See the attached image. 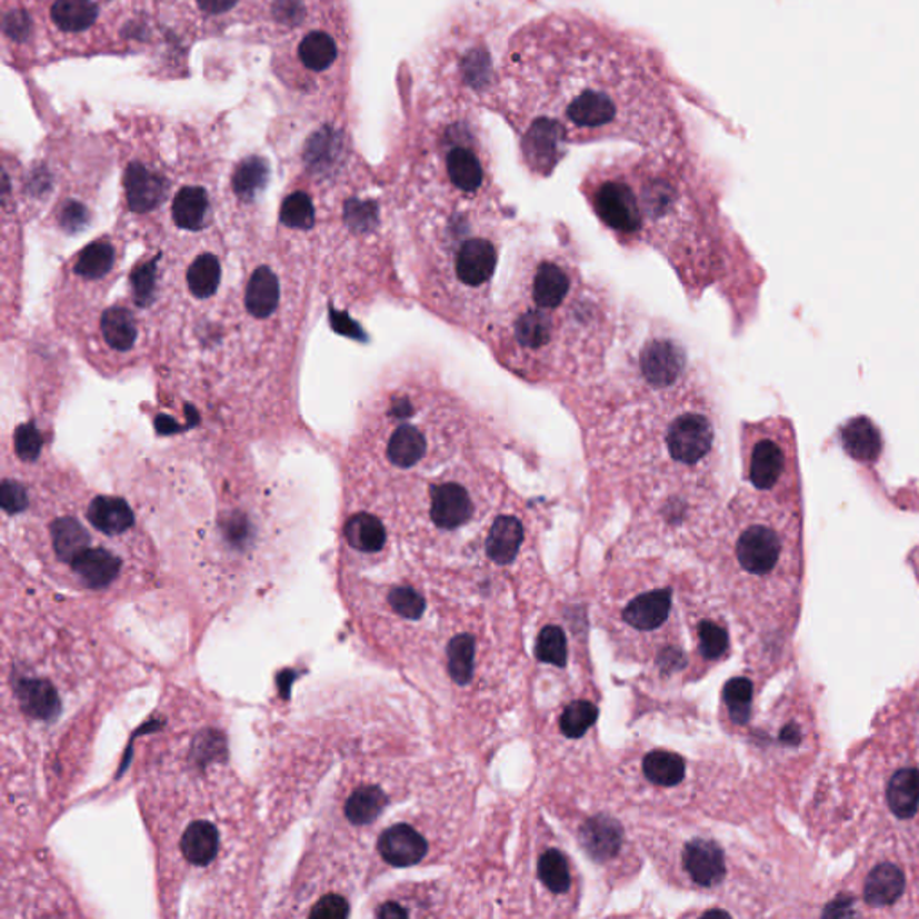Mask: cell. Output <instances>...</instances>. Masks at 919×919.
Segmentation results:
<instances>
[{"label":"cell","mask_w":919,"mask_h":919,"mask_svg":"<svg viewBox=\"0 0 919 919\" xmlns=\"http://www.w3.org/2000/svg\"><path fill=\"white\" fill-rule=\"evenodd\" d=\"M489 110L509 124L537 177H548L570 146L685 142L681 112L658 58L583 14H545L513 29Z\"/></svg>","instance_id":"obj_1"},{"label":"cell","mask_w":919,"mask_h":919,"mask_svg":"<svg viewBox=\"0 0 919 919\" xmlns=\"http://www.w3.org/2000/svg\"><path fill=\"white\" fill-rule=\"evenodd\" d=\"M411 173L420 288L451 326L486 338L512 230L478 110L426 101Z\"/></svg>","instance_id":"obj_2"},{"label":"cell","mask_w":919,"mask_h":919,"mask_svg":"<svg viewBox=\"0 0 919 919\" xmlns=\"http://www.w3.org/2000/svg\"><path fill=\"white\" fill-rule=\"evenodd\" d=\"M595 467L641 486L667 489L661 513L681 523L688 496L713 487L722 463L719 411L681 341L650 332L627 350L600 388Z\"/></svg>","instance_id":"obj_3"},{"label":"cell","mask_w":919,"mask_h":919,"mask_svg":"<svg viewBox=\"0 0 919 919\" xmlns=\"http://www.w3.org/2000/svg\"><path fill=\"white\" fill-rule=\"evenodd\" d=\"M618 337L611 294L566 239L528 238L513 253L486 338L501 367L532 384L600 381Z\"/></svg>","instance_id":"obj_4"},{"label":"cell","mask_w":919,"mask_h":919,"mask_svg":"<svg viewBox=\"0 0 919 919\" xmlns=\"http://www.w3.org/2000/svg\"><path fill=\"white\" fill-rule=\"evenodd\" d=\"M580 191L621 244H649L665 253L687 284H705L711 262L710 201L685 142L595 163Z\"/></svg>","instance_id":"obj_5"},{"label":"cell","mask_w":919,"mask_h":919,"mask_svg":"<svg viewBox=\"0 0 919 919\" xmlns=\"http://www.w3.org/2000/svg\"><path fill=\"white\" fill-rule=\"evenodd\" d=\"M512 33L509 17L498 8L466 6L446 23L434 47L428 99L478 112L490 108Z\"/></svg>","instance_id":"obj_6"},{"label":"cell","mask_w":919,"mask_h":919,"mask_svg":"<svg viewBox=\"0 0 919 919\" xmlns=\"http://www.w3.org/2000/svg\"><path fill=\"white\" fill-rule=\"evenodd\" d=\"M740 457L749 489L803 505L798 442L789 419L767 417L746 422L740 433Z\"/></svg>","instance_id":"obj_7"},{"label":"cell","mask_w":919,"mask_h":919,"mask_svg":"<svg viewBox=\"0 0 919 919\" xmlns=\"http://www.w3.org/2000/svg\"><path fill=\"white\" fill-rule=\"evenodd\" d=\"M915 729L916 735H910L915 749L887 746L882 752L875 749L871 757L869 789L883 830L897 828L919 805V726Z\"/></svg>","instance_id":"obj_8"},{"label":"cell","mask_w":919,"mask_h":919,"mask_svg":"<svg viewBox=\"0 0 919 919\" xmlns=\"http://www.w3.org/2000/svg\"><path fill=\"white\" fill-rule=\"evenodd\" d=\"M379 855L393 868H410L424 859L428 842L416 828L396 825L381 833L378 840Z\"/></svg>","instance_id":"obj_9"},{"label":"cell","mask_w":919,"mask_h":919,"mask_svg":"<svg viewBox=\"0 0 919 919\" xmlns=\"http://www.w3.org/2000/svg\"><path fill=\"white\" fill-rule=\"evenodd\" d=\"M682 862L691 880L699 886L713 887L726 877V860L720 846L713 840L696 839L688 842Z\"/></svg>","instance_id":"obj_10"},{"label":"cell","mask_w":919,"mask_h":919,"mask_svg":"<svg viewBox=\"0 0 919 919\" xmlns=\"http://www.w3.org/2000/svg\"><path fill=\"white\" fill-rule=\"evenodd\" d=\"M525 542V525L513 513H500L490 525L486 551L496 565L507 566L516 560Z\"/></svg>","instance_id":"obj_11"},{"label":"cell","mask_w":919,"mask_h":919,"mask_svg":"<svg viewBox=\"0 0 919 919\" xmlns=\"http://www.w3.org/2000/svg\"><path fill=\"white\" fill-rule=\"evenodd\" d=\"M124 189H127L128 206L133 212H150L159 207L166 194V182L157 171L148 166L133 162L124 173Z\"/></svg>","instance_id":"obj_12"},{"label":"cell","mask_w":919,"mask_h":919,"mask_svg":"<svg viewBox=\"0 0 919 919\" xmlns=\"http://www.w3.org/2000/svg\"><path fill=\"white\" fill-rule=\"evenodd\" d=\"M846 453L860 463H875L882 453V434L868 417H853L840 428Z\"/></svg>","instance_id":"obj_13"},{"label":"cell","mask_w":919,"mask_h":919,"mask_svg":"<svg viewBox=\"0 0 919 919\" xmlns=\"http://www.w3.org/2000/svg\"><path fill=\"white\" fill-rule=\"evenodd\" d=\"M51 22L63 34L80 37L96 28L101 17L99 0H54L51 6Z\"/></svg>","instance_id":"obj_14"},{"label":"cell","mask_w":919,"mask_h":919,"mask_svg":"<svg viewBox=\"0 0 919 919\" xmlns=\"http://www.w3.org/2000/svg\"><path fill=\"white\" fill-rule=\"evenodd\" d=\"M672 611V589H659L636 597L623 611V620L638 630H653L663 626Z\"/></svg>","instance_id":"obj_15"},{"label":"cell","mask_w":919,"mask_h":919,"mask_svg":"<svg viewBox=\"0 0 919 919\" xmlns=\"http://www.w3.org/2000/svg\"><path fill=\"white\" fill-rule=\"evenodd\" d=\"M70 566H72V571L80 577L81 582L93 589L107 588L121 571L119 557L104 548L84 550L81 556L70 562Z\"/></svg>","instance_id":"obj_16"},{"label":"cell","mask_w":919,"mask_h":919,"mask_svg":"<svg viewBox=\"0 0 919 919\" xmlns=\"http://www.w3.org/2000/svg\"><path fill=\"white\" fill-rule=\"evenodd\" d=\"M580 840L591 857L598 862L617 857L621 848V828L615 819L607 816L591 817L580 828Z\"/></svg>","instance_id":"obj_17"},{"label":"cell","mask_w":919,"mask_h":919,"mask_svg":"<svg viewBox=\"0 0 919 919\" xmlns=\"http://www.w3.org/2000/svg\"><path fill=\"white\" fill-rule=\"evenodd\" d=\"M17 699L23 713L31 719H52L60 711L57 690L43 679H23L17 682Z\"/></svg>","instance_id":"obj_18"},{"label":"cell","mask_w":919,"mask_h":919,"mask_svg":"<svg viewBox=\"0 0 919 919\" xmlns=\"http://www.w3.org/2000/svg\"><path fill=\"white\" fill-rule=\"evenodd\" d=\"M87 519L93 528L107 536H119L130 530L133 525V512L130 505L121 498L98 496L87 510Z\"/></svg>","instance_id":"obj_19"},{"label":"cell","mask_w":919,"mask_h":919,"mask_svg":"<svg viewBox=\"0 0 919 919\" xmlns=\"http://www.w3.org/2000/svg\"><path fill=\"white\" fill-rule=\"evenodd\" d=\"M220 848V833L212 822H192L183 831L180 850L183 859L192 866H207L212 862Z\"/></svg>","instance_id":"obj_20"},{"label":"cell","mask_w":919,"mask_h":919,"mask_svg":"<svg viewBox=\"0 0 919 919\" xmlns=\"http://www.w3.org/2000/svg\"><path fill=\"white\" fill-rule=\"evenodd\" d=\"M343 532L349 547L361 553H378L387 545V528L373 513H354L347 521Z\"/></svg>","instance_id":"obj_21"},{"label":"cell","mask_w":919,"mask_h":919,"mask_svg":"<svg viewBox=\"0 0 919 919\" xmlns=\"http://www.w3.org/2000/svg\"><path fill=\"white\" fill-rule=\"evenodd\" d=\"M279 306V280L268 267L257 268L247 286V309L256 318H268Z\"/></svg>","instance_id":"obj_22"},{"label":"cell","mask_w":919,"mask_h":919,"mask_svg":"<svg viewBox=\"0 0 919 919\" xmlns=\"http://www.w3.org/2000/svg\"><path fill=\"white\" fill-rule=\"evenodd\" d=\"M52 548L61 562H72L90 548L87 528L74 518H60L51 527Z\"/></svg>","instance_id":"obj_23"},{"label":"cell","mask_w":919,"mask_h":919,"mask_svg":"<svg viewBox=\"0 0 919 919\" xmlns=\"http://www.w3.org/2000/svg\"><path fill=\"white\" fill-rule=\"evenodd\" d=\"M387 793L379 787L367 785L360 787L354 792L350 793L346 801V817L347 821L352 822L356 827H367L370 822L376 821L384 808H387Z\"/></svg>","instance_id":"obj_24"},{"label":"cell","mask_w":919,"mask_h":919,"mask_svg":"<svg viewBox=\"0 0 919 919\" xmlns=\"http://www.w3.org/2000/svg\"><path fill=\"white\" fill-rule=\"evenodd\" d=\"M209 197L201 187H183L173 200V220L186 230H200L206 223Z\"/></svg>","instance_id":"obj_25"},{"label":"cell","mask_w":919,"mask_h":919,"mask_svg":"<svg viewBox=\"0 0 919 919\" xmlns=\"http://www.w3.org/2000/svg\"><path fill=\"white\" fill-rule=\"evenodd\" d=\"M337 40L326 31H313L302 38L299 46V60L303 69L311 72H326L337 61Z\"/></svg>","instance_id":"obj_26"},{"label":"cell","mask_w":919,"mask_h":919,"mask_svg":"<svg viewBox=\"0 0 919 919\" xmlns=\"http://www.w3.org/2000/svg\"><path fill=\"white\" fill-rule=\"evenodd\" d=\"M643 772L650 783L658 787H676L685 780L687 763L673 752L653 751L645 757Z\"/></svg>","instance_id":"obj_27"},{"label":"cell","mask_w":919,"mask_h":919,"mask_svg":"<svg viewBox=\"0 0 919 919\" xmlns=\"http://www.w3.org/2000/svg\"><path fill=\"white\" fill-rule=\"evenodd\" d=\"M101 331L108 346L127 352L137 340L136 318L124 308L107 309L101 318Z\"/></svg>","instance_id":"obj_28"},{"label":"cell","mask_w":919,"mask_h":919,"mask_svg":"<svg viewBox=\"0 0 919 919\" xmlns=\"http://www.w3.org/2000/svg\"><path fill=\"white\" fill-rule=\"evenodd\" d=\"M221 279L220 261L210 253H203L187 270V286L198 299H209L218 291Z\"/></svg>","instance_id":"obj_29"},{"label":"cell","mask_w":919,"mask_h":919,"mask_svg":"<svg viewBox=\"0 0 919 919\" xmlns=\"http://www.w3.org/2000/svg\"><path fill=\"white\" fill-rule=\"evenodd\" d=\"M268 178H270L268 163L259 157H250L239 163L233 173V191L243 200H253L267 186Z\"/></svg>","instance_id":"obj_30"},{"label":"cell","mask_w":919,"mask_h":919,"mask_svg":"<svg viewBox=\"0 0 919 919\" xmlns=\"http://www.w3.org/2000/svg\"><path fill=\"white\" fill-rule=\"evenodd\" d=\"M475 638L471 635H460L449 641L448 665L449 673L460 687H466L475 672Z\"/></svg>","instance_id":"obj_31"},{"label":"cell","mask_w":919,"mask_h":919,"mask_svg":"<svg viewBox=\"0 0 919 919\" xmlns=\"http://www.w3.org/2000/svg\"><path fill=\"white\" fill-rule=\"evenodd\" d=\"M113 261H116V252H113L112 244L96 241L84 248L78 257L76 273L84 279H103L108 271L112 270Z\"/></svg>","instance_id":"obj_32"},{"label":"cell","mask_w":919,"mask_h":919,"mask_svg":"<svg viewBox=\"0 0 919 919\" xmlns=\"http://www.w3.org/2000/svg\"><path fill=\"white\" fill-rule=\"evenodd\" d=\"M539 878L548 891L553 895H565L570 891L571 877L568 860L559 850H550L539 859Z\"/></svg>","instance_id":"obj_33"},{"label":"cell","mask_w":919,"mask_h":919,"mask_svg":"<svg viewBox=\"0 0 919 919\" xmlns=\"http://www.w3.org/2000/svg\"><path fill=\"white\" fill-rule=\"evenodd\" d=\"M752 682L746 677H737L723 687V702L728 706L729 717L735 723H747L751 717Z\"/></svg>","instance_id":"obj_34"},{"label":"cell","mask_w":919,"mask_h":919,"mask_svg":"<svg viewBox=\"0 0 919 919\" xmlns=\"http://www.w3.org/2000/svg\"><path fill=\"white\" fill-rule=\"evenodd\" d=\"M598 719V708L589 700H575L560 717V729L568 738H580L593 728Z\"/></svg>","instance_id":"obj_35"},{"label":"cell","mask_w":919,"mask_h":919,"mask_svg":"<svg viewBox=\"0 0 919 919\" xmlns=\"http://www.w3.org/2000/svg\"><path fill=\"white\" fill-rule=\"evenodd\" d=\"M537 659L542 663L566 667L568 661V643L560 627L548 626L539 632L536 647Z\"/></svg>","instance_id":"obj_36"},{"label":"cell","mask_w":919,"mask_h":919,"mask_svg":"<svg viewBox=\"0 0 919 919\" xmlns=\"http://www.w3.org/2000/svg\"><path fill=\"white\" fill-rule=\"evenodd\" d=\"M280 221L290 229H311L314 224V207L311 198L302 191L290 194L280 209Z\"/></svg>","instance_id":"obj_37"},{"label":"cell","mask_w":919,"mask_h":919,"mask_svg":"<svg viewBox=\"0 0 919 919\" xmlns=\"http://www.w3.org/2000/svg\"><path fill=\"white\" fill-rule=\"evenodd\" d=\"M388 603L393 612L407 620H419L426 611V600L410 586H397L388 593Z\"/></svg>","instance_id":"obj_38"},{"label":"cell","mask_w":919,"mask_h":919,"mask_svg":"<svg viewBox=\"0 0 919 919\" xmlns=\"http://www.w3.org/2000/svg\"><path fill=\"white\" fill-rule=\"evenodd\" d=\"M700 653L706 659L722 658L728 652L729 635L723 627L717 626L713 621H702L699 627Z\"/></svg>","instance_id":"obj_39"},{"label":"cell","mask_w":919,"mask_h":919,"mask_svg":"<svg viewBox=\"0 0 919 919\" xmlns=\"http://www.w3.org/2000/svg\"><path fill=\"white\" fill-rule=\"evenodd\" d=\"M14 449L23 462H33L42 451V434L33 422L20 426L14 433Z\"/></svg>","instance_id":"obj_40"},{"label":"cell","mask_w":919,"mask_h":919,"mask_svg":"<svg viewBox=\"0 0 919 919\" xmlns=\"http://www.w3.org/2000/svg\"><path fill=\"white\" fill-rule=\"evenodd\" d=\"M309 916L323 919L347 918L349 916V903L340 895H327V897L320 898L314 903Z\"/></svg>","instance_id":"obj_41"},{"label":"cell","mask_w":919,"mask_h":919,"mask_svg":"<svg viewBox=\"0 0 919 919\" xmlns=\"http://www.w3.org/2000/svg\"><path fill=\"white\" fill-rule=\"evenodd\" d=\"M0 500H2V509L8 513H19L28 509L29 498L28 492L20 483L13 480L2 481V490H0Z\"/></svg>","instance_id":"obj_42"},{"label":"cell","mask_w":919,"mask_h":919,"mask_svg":"<svg viewBox=\"0 0 919 919\" xmlns=\"http://www.w3.org/2000/svg\"><path fill=\"white\" fill-rule=\"evenodd\" d=\"M131 286H133L137 303L144 306V303L150 302L154 290V262H148L144 267L137 268L133 271Z\"/></svg>","instance_id":"obj_43"},{"label":"cell","mask_w":919,"mask_h":919,"mask_svg":"<svg viewBox=\"0 0 919 919\" xmlns=\"http://www.w3.org/2000/svg\"><path fill=\"white\" fill-rule=\"evenodd\" d=\"M87 221H89V214H87V209L81 203L70 201L61 210L60 223L67 232H80L81 229H84Z\"/></svg>","instance_id":"obj_44"},{"label":"cell","mask_w":919,"mask_h":919,"mask_svg":"<svg viewBox=\"0 0 919 919\" xmlns=\"http://www.w3.org/2000/svg\"><path fill=\"white\" fill-rule=\"evenodd\" d=\"M194 2L201 14H206L209 19H220V17L232 13L241 0H194Z\"/></svg>","instance_id":"obj_45"},{"label":"cell","mask_w":919,"mask_h":919,"mask_svg":"<svg viewBox=\"0 0 919 919\" xmlns=\"http://www.w3.org/2000/svg\"><path fill=\"white\" fill-rule=\"evenodd\" d=\"M376 916L384 919L407 918L408 910H404L401 906H397V903H392V901H390V903H384V906H381V909H378Z\"/></svg>","instance_id":"obj_46"}]
</instances>
